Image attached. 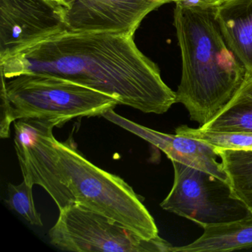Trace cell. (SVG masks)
<instances>
[{"label":"cell","instance_id":"7","mask_svg":"<svg viewBox=\"0 0 252 252\" xmlns=\"http://www.w3.org/2000/svg\"><path fill=\"white\" fill-rule=\"evenodd\" d=\"M64 2L0 0V60L67 30Z\"/></svg>","mask_w":252,"mask_h":252},{"label":"cell","instance_id":"6","mask_svg":"<svg viewBox=\"0 0 252 252\" xmlns=\"http://www.w3.org/2000/svg\"><path fill=\"white\" fill-rule=\"evenodd\" d=\"M174 183L160 203L164 210L204 227L244 218L250 212L233 195L228 182L192 166L172 160Z\"/></svg>","mask_w":252,"mask_h":252},{"label":"cell","instance_id":"14","mask_svg":"<svg viewBox=\"0 0 252 252\" xmlns=\"http://www.w3.org/2000/svg\"><path fill=\"white\" fill-rule=\"evenodd\" d=\"M175 133L195 138L206 143L215 149L225 150H252V133L251 132H220L178 126Z\"/></svg>","mask_w":252,"mask_h":252},{"label":"cell","instance_id":"2","mask_svg":"<svg viewBox=\"0 0 252 252\" xmlns=\"http://www.w3.org/2000/svg\"><path fill=\"white\" fill-rule=\"evenodd\" d=\"M64 125L61 119L45 118L14 122L16 153L24 181L42 187L60 211L81 205L144 238L158 237L154 218L129 184L87 160L72 140L56 139L53 129Z\"/></svg>","mask_w":252,"mask_h":252},{"label":"cell","instance_id":"1","mask_svg":"<svg viewBox=\"0 0 252 252\" xmlns=\"http://www.w3.org/2000/svg\"><path fill=\"white\" fill-rule=\"evenodd\" d=\"M1 76H55L95 90L145 113L163 114L176 103L157 64L133 36L66 30L0 60Z\"/></svg>","mask_w":252,"mask_h":252},{"label":"cell","instance_id":"17","mask_svg":"<svg viewBox=\"0 0 252 252\" xmlns=\"http://www.w3.org/2000/svg\"><path fill=\"white\" fill-rule=\"evenodd\" d=\"M59 1H61V2H64V0H59Z\"/></svg>","mask_w":252,"mask_h":252},{"label":"cell","instance_id":"8","mask_svg":"<svg viewBox=\"0 0 252 252\" xmlns=\"http://www.w3.org/2000/svg\"><path fill=\"white\" fill-rule=\"evenodd\" d=\"M163 2L156 0H64L67 29L134 36L142 20Z\"/></svg>","mask_w":252,"mask_h":252},{"label":"cell","instance_id":"13","mask_svg":"<svg viewBox=\"0 0 252 252\" xmlns=\"http://www.w3.org/2000/svg\"><path fill=\"white\" fill-rule=\"evenodd\" d=\"M233 195L252 214V150L215 149Z\"/></svg>","mask_w":252,"mask_h":252},{"label":"cell","instance_id":"3","mask_svg":"<svg viewBox=\"0 0 252 252\" xmlns=\"http://www.w3.org/2000/svg\"><path fill=\"white\" fill-rule=\"evenodd\" d=\"M174 26L182 60L176 103L200 126L229 102L244 80L246 69L228 48L215 9L175 5Z\"/></svg>","mask_w":252,"mask_h":252},{"label":"cell","instance_id":"16","mask_svg":"<svg viewBox=\"0 0 252 252\" xmlns=\"http://www.w3.org/2000/svg\"><path fill=\"white\" fill-rule=\"evenodd\" d=\"M226 1L228 0H172V2L184 6L215 9Z\"/></svg>","mask_w":252,"mask_h":252},{"label":"cell","instance_id":"15","mask_svg":"<svg viewBox=\"0 0 252 252\" xmlns=\"http://www.w3.org/2000/svg\"><path fill=\"white\" fill-rule=\"evenodd\" d=\"M33 187L23 181L19 185L9 184L8 187V206L32 225H42L41 215L36 211L33 202Z\"/></svg>","mask_w":252,"mask_h":252},{"label":"cell","instance_id":"9","mask_svg":"<svg viewBox=\"0 0 252 252\" xmlns=\"http://www.w3.org/2000/svg\"><path fill=\"white\" fill-rule=\"evenodd\" d=\"M103 117L120 127L145 140L165 153L171 160L201 169L222 181L228 182L222 163L218 160L216 150L195 138L178 134H166L146 127L119 116L110 109Z\"/></svg>","mask_w":252,"mask_h":252},{"label":"cell","instance_id":"4","mask_svg":"<svg viewBox=\"0 0 252 252\" xmlns=\"http://www.w3.org/2000/svg\"><path fill=\"white\" fill-rule=\"evenodd\" d=\"M118 104L110 95L55 76H2L0 136L9 138L11 125L18 119H59L67 123L77 118L102 116Z\"/></svg>","mask_w":252,"mask_h":252},{"label":"cell","instance_id":"10","mask_svg":"<svg viewBox=\"0 0 252 252\" xmlns=\"http://www.w3.org/2000/svg\"><path fill=\"white\" fill-rule=\"evenodd\" d=\"M215 17L228 48L252 73V0H228L215 8Z\"/></svg>","mask_w":252,"mask_h":252},{"label":"cell","instance_id":"11","mask_svg":"<svg viewBox=\"0 0 252 252\" xmlns=\"http://www.w3.org/2000/svg\"><path fill=\"white\" fill-rule=\"evenodd\" d=\"M203 234L187 246L172 247V252H232L252 248V214L229 222L203 227Z\"/></svg>","mask_w":252,"mask_h":252},{"label":"cell","instance_id":"12","mask_svg":"<svg viewBox=\"0 0 252 252\" xmlns=\"http://www.w3.org/2000/svg\"><path fill=\"white\" fill-rule=\"evenodd\" d=\"M200 128L212 132L252 133V73H246L229 102L213 119Z\"/></svg>","mask_w":252,"mask_h":252},{"label":"cell","instance_id":"5","mask_svg":"<svg viewBox=\"0 0 252 252\" xmlns=\"http://www.w3.org/2000/svg\"><path fill=\"white\" fill-rule=\"evenodd\" d=\"M58 249L76 252H169L172 247L158 237L146 239L124 224L79 204L60 211L49 231Z\"/></svg>","mask_w":252,"mask_h":252}]
</instances>
